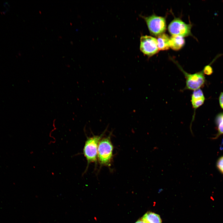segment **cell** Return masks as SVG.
I'll return each instance as SVG.
<instances>
[{
  "label": "cell",
  "instance_id": "cell-1",
  "mask_svg": "<svg viewBox=\"0 0 223 223\" xmlns=\"http://www.w3.org/2000/svg\"><path fill=\"white\" fill-rule=\"evenodd\" d=\"M111 134L101 139L99 143L97 158L101 167H110L113 158V146L111 139Z\"/></svg>",
  "mask_w": 223,
  "mask_h": 223
},
{
  "label": "cell",
  "instance_id": "cell-2",
  "mask_svg": "<svg viewBox=\"0 0 223 223\" xmlns=\"http://www.w3.org/2000/svg\"><path fill=\"white\" fill-rule=\"evenodd\" d=\"M105 132L100 135H94L87 137L83 149V154L87 161V166L85 172H86L89 164L91 163L97 164L98 149L99 143Z\"/></svg>",
  "mask_w": 223,
  "mask_h": 223
},
{
  "label": "cell",
  "instance_id": "cell-3",
  "mask_svg": "<svg viewBox=\"0 0 223 223\" xmlns=\"http://www.w3.org/2000/svg\"><path fill=\"white\" fill-rule=\"evenodd\" d=\"M175 62L179 69L184 76L186 79V85L184 90H195L200 89L205 83V79L203 72H199L193 74L185 71L176 61Z\"/></svg>",
  "mask_w": 223,
  "mask_h": 223
},
{
  "label": "cell",
  "instance_id": "cell-4",
  "mask_svg": "<svg viewBox=\"0 0 223 223\" xmlns=\"http://www.w3.org/2000/svg\"><path fill=\"white\" fill-rule=\"evenodd\" d=\"M141 17L146 21L151 34L158 36L165 31L166 24L165 18L154 14L148 16Z\"/></svg>",
  "mask_w": 223,
  "mask_h": 223
},
{
  "label": "cell",
  "instance_id": "cell-5",
  "mask_svg": "<svg viewBox=\"0 0 223 223\" xmlns=\"http://www.w3.org/2000/svg\"><path fill=\"white\" fill-rule=\"evenodd\" d=\"M191 25L186 24L179 18H175L169 24L168 29L172 35H178L183 37L192 35Z\"/></svg>",
  "mask_w": 223,
  "mask_h": 223
},
{
  "label": "cell",
  "instance_id": "cell-6",
  "mask_svg": "<svg viewBox=\"0 0 223 223\" xmlns=\"http://www.w3.org/2000/svg\"><path fill=\"white\" fill-rule=\"evenodd\" d=\"M140 49L144 55L151 56L158 52L157 39L151 36H142L140 39Z\"/></svg>",
  "mask_w": 223,
  "mask_h": 223
},
{
  "label": "cell",
  "instance_id": "cell-7",
  "mask_svg": "<svg viewBox=\"0 0 223 223\" xmlns=\"http://www.w3.org/2000/svg\"><path fill=\"white\" fill-rule=\"evenodd\" d=\"M205 99V98L203 93L200 89L193 91L191 95V102L194 112L190 126V130H191L192 123L194 119L195 110L203 103Z\"/></svg>",
  "mask_w": 223,
  "mask_h": 223
},
{
  "label": "cell",
  "instance_id": "cell-8",
  "mask_svg": "<svg viewBox=\"0 0 223 223\" xmlns=\"http://www.w3.org/2000/svg\"><path fill=\"white\" fill-rule=\"evenodd\" d=\"M185 41L183 37L178 35H172L169 38L170 47L172 49L177 50L184 45Z\"/></svg>",
  "mask_w": 223,
  "mask_h": 223
},
{
  "label": "cell",
  "instance_id": "cell-9",
  "mask_svg": "<svg viewBox=\"0 0 223 223\" xmlns=\"http://www.w3.org/2000/svg\"><path fill=\"white\" fill-rule=\"evenodd\" d=\"M169 38L167 34L164 33L158 36L157 40L159 50H166L169 49L170 47Z\"/></svg>",
  "mask_w": 223,
  "mask_h": 223
},
{
  "label": "cell",
  "instance_id": "cell-10",
  "mask_svg": "<svg viewBox=\"0 0 223 223\" xmlns=\"http://www.w3.org/2000/svg\"><path fill=\"white\" fill-rule=\"evenodd\" d=\"M142 219L145 223H162L160 216L151 212L146 213Z\"/></svg>",
  "mask_w": 223,
  "mask_h": 223
},
{
  "label": "cell",
  "instance_id": "cell-11",
  "mask_svg": "<svg viewBox=\"0 0 223 223\" xmlns=\"http://www.w3.org/2000/svg\"><path fill=\"white\" fill-rule=\"evenodd\" d=\"M216 119L218 133L214 138V139L217 138L220 135L223 134V113L218 115Z\"/></svg>",
  "mask_w": 223,
  "mask_h": 223
},
{
  "label": "cell",
  "instance_id": "cell-12",
  "mask_svg": "<svg viewBox=\"0 0 223 223\" xmlns=\"http://www.w3.org/2000/svg\"><path fill=\"white\" fill-rule=\"evenodd\" d=\"M216 166L219 170L223 174V156L218 159L216 163Z\"/></svg>",
  "mask_w": 223,
  "mask_h": 223
},
{
  "label": "cell",
  "instance_id": "cell-13",
  "mask_svg": "<svg viewBox=\"0 0 223 223\" xmlns=\"http://www.w3.org/2000/svg\"><path fill=\"white\" fill-rule=\"evenodd\" d=\"M203 72L205 74L210 75L213 72L212 68L210 65H207L204 67Z\"/></svg>",
  "mask_w": 223,
  "mask_h": 223
},
{
  "label": "cell",
  "instance_id": "cell-14",
  "mask_svg": "<svg viewBox=\"0 0 223 223\" xmlns=\"http://www.w3.org/2000/svg\"><path fill=\"white\" fill-rule=\"evenodd\" d=\"M219 101L221 107L223 109V92L221 93L219 98Z\"/></svg>",
  "mask_w": 223,
  "mask_h": 223
},
{
  "label": "cell",
  "instance_id": "cell-15",
  "mask_svg": "<svg viewBox=\"0 0 223 223\" xmlns=\"http://www.w3.org/2000/svg\"><path fill=\"white\" fill-rule=\"evenodd\" d=\"M4 6L7 9V10H9L10 6L8 2H5L4 4Z\"/></svg>",
  "mask_w": 223,
  "mask_h": 223
},
{
  "label": "cell",
  "instance_id": "cell-16",
  "mask_svg": "<svg viewBox=\"0 0 223 223\" xmlns=\"http://www.w3.org/2000/svg\"><path fill=\"white\" fill-rule=\"evenodd\" d=\"M135 223H145L142 219L139 220L137 221Z\"/></svg>",
  "mask_w": 223,
  "mask_h": 223
}]
</instances>
